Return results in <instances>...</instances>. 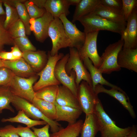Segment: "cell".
Returning a JSON list of instances; mask_svg holds the SVG:
<instances>
[{
    "mask_svg": "<svg viewBox=\"0 0 137 137\" xmlns=\"http://www.w3.org/2000/svg\"><path fill=\"white\" fill-rule=\"evenodd\" d=\"M123 41L122 39L110 44L106 48L100 57L101 64L98 69L102 73L109 74L121 69L117 63V58L119 52L122 49Z\"/></svg>",
    "mask_w": 137,
    "mask_h": 137,
    "instance_id": "5",
    "label": "cell"
},
{
    "mask_svg": "<svg viewBox=\"0 0 137 137\" xmlns=\"http://www.w3.org/2000/svg\"><path fill=\"white\" fill-rule=\"evenodd\" d=\"M23 58L37 73L43 68L48 61V56L43 50L23 53Z\"/></svg>",
    "mask_w": 137,
    "mask_h": 137,
    "instance_id": "19",
    "label": "cell"
},
{
    "mask_svg": "<svg viewBox=\"0 0 137 137\" xmlns=\"http://www.w3.org/2000/svg\"><path fill=\"white\" fill-rule=\"evenodd\" d=\"M59 85H54L45 87L35 92V97L55 104Z\"/></svg>",
    "mask_w": 137,
    "mask_h": 137,
    "instance_id": "30",
    "label": "cell"
},
{
    "mask_svg": "<svg viewBox=\"0 0 137 137\" xmlns=\"http://www.w3.org/2000/svg\"><path fill=\"white\" fill-rule=\"evenodd\" d=\"M13 40L14 45H16L23 53L37 50L36 48L27 37L17 38L13 39Z\"/></svg>",
    "mask_w": 137,
    "mask_h": 137,
    "instance_id": "34",
    "label": "cell"
},
{
    "mask_svg": "<svg viewBox=\"0 0 137 137\" xmlns=\"http://www.w3.org/2000/svg\"><path fill=\"white\" fill-rule=\"evenodd\" d=\"M78 21L83 26L84 32L85 34L105 30L117 33L121 35L125 28L92 12L80 18Z\"/></svg>",
    "mask_w": 137,
    "mask_h": 137,
    "instance_id": "2",
    "label": "cell"
},
{
    "mask_svg": "<svg viewBox=\"0 0 137 137\" xmlns=\"http://www.w3.org/2000/svg\"><path fill=\"white\" fill-rule=\"evenodd\" d=\"M83 121L79 119L73 124H68L65 128L50 134V137H78L80 133Z\"/></svg>",
    "mask_w": 137,
    "mask_h": 137,
    "instance_id": "26",
    "label": "cell"
},
{
    "mask_svg": "<svg viewBox=\"0 0 137 137\" xmlns=\"http://www.w3.org/2000/svg\"><path fill=\"white\" fill-rule=\"evenodd\" d=\"M80 133V137H95L99 131V125L94 113L85 114Z\"/></svg>",
    "mask_w": 137,
    "mask_h": 137,
    "instance_id": "24",
    "label": "cell"
},
{
    "mask_svg": "<svg viewBox=\"0 0 137 137\" xmlns=\"http://www.w3.org/2000/svg\"><path fill=\"white\" fill-rule=\"evenodd\" d=\"M59 18L62 22L66 34L71 42L70 47L75 48L78 50L84 43L85 33L79 30L65 14L61 15Z\"/></svg>",
    "mask_w": 137,
    "mask_h": 137,
    "instance_id": "13",
    "label": "cell"
},
{
    "mask_svg": "<svg viewBox=\"0 0 137 137\" xmlns=\"http://www.w3.org/2000/svg\"><path fill=\"white\" fill-rule=\"evenodd\" d=\"M100 0H80L76 6L71 22L73 23L92 12L100 4Z\"/></svg>",
    "mask_w": 137,
    "mask_h": 137,
    "instance_id": "25",
    "label": "cell"
},
{
    "mask_svg": "<svg viewBox=\"0 0 137 137\" xmlns=\"http://www.w3.org/2000/svg\"><path fill=\"white\" fill-rule=\"evenodd\" d=\"M54 19L52 15L46 11L42 16L36 19H30L31 30V31L33 32L37 41L43 42L48 37L49 27Z\"/></svg>",
    "mask_w": 137,
    "mask_h": 137,
    "instance_id": "14",
    "label": "cell"
},
{
    "mask_svg": "<svg viewBox=\"0 0 137 137\" xmlns=\"http://www.w3.org/2000/svg\"><path fill=\"white\" fill-rule=\"evenodd\" d=\"M0 59L4 60H16L11 52L0 51Z\"/></svg>",
    "mask_w": 137,
    "mask_h": 137,
    "instance_id": "43",
    "label": "cell"
},
{
    "mask_svg": "<svg viewBox=\"0 0 137 137\" xmlns=\"http://www.w3.org/2000/svg\"><path fill=\"white\" fill-rule=\"evenodd\" d=\"M91 12L126 27L127 22L121 10L113 9L100 4Z\"/></svg>",
    "mask_w": 137,
    "mask_h": 137,
    "instance_id": "17",
    "label": "cell"
},
{
    "mask_svg": "<svg viewBox=\"0 0 137 137\" xmlns=\"http://www.w3.org/2000/svg\"><path fill=\"white\" fill-rule=\"evenodd\" d=\"M31 103L49 119L55 120L56 107L54 104L35 97L33 99Z\"/></svg>",
    "mask_w": 137,
    "mask_h": 137,
    "instance_id": "28",
    "label": "cell"
},
{
    "mask_svg": "<svg viewBox=\"0 0 137 137\" xmlns=\"http://www.w3.org/2000/svg\"><path fill=\"white\" fill-rule=\"evenodd\" d=\"M64 56L63 54L58 53L51 56L49 53L48 61L45 66L40 72L37 73L40 78L33 86L35 92L45 87L52 85H59L60 83L56 79L54 75V69L57 62Z\"/></svg>",
    "mask_w": 137,
    "mask_h": 137,
    "instance_id": "4",
    "label": "cell"
},
{
    "mask_svg": "<svg viewBox=\"0 0 137 137\" xmlns=\"http://www.w3.org/2000/svg\"><path fill=\"white\" fill-rule=\"evenodd\" d=\"M14 75L9 69L4 66L0 67V86L8 85Z\"/></svg>",
    "mask_w": 137,
    "mask_h": 137,
    "instance_id": "38",
    "label": "cell"
},
{
    "mask_svg": "<svg viewBox=\"0 0 137 137\" xmlns=\"http://www.w3.org/2000/svg\"><path fill=\"white\" fill-rule=\"evenodd\" d=\"M49 125L47 124L43 127L39 128L34 127L32 128L33 132L38 137H50L49 133Z\"/></svg>",
    "mask_w": 137,
    "mask_h": 137,
    "instance_id": "42",
    "label": "cell"
},
{
    "mask_svg": "<svg viewBox=\"0 0 137 137\" xmlns=\"http://www.w3.org/2000/svg\"><path fill=\"white\" fill-rule=\"evenodd\" d=\"M94 90L98 94L101 93H104L115 98L128 111L132 118H135L136 115L133 107L130 102L129 97L124 91H121L113 88L107 89L103 85L99 84L95 86Z\"/></svg>",
    "mask_w": 137,
    "mask_h": 137,
    "instance_id": "15",
    "label": "cell"
},
{
    "mask_svg": "<svg viewBox=\"0 0 137 137\" xmlns=\"http://www.w3.org/2000/svg\"><path fill=\"white\" fill-rule=\"evenodd\" d=\"M123 137H137V126L133 125L130 132Z\"/></svg>",
    "mask_w": 137,
    "mask_h": 137,
    "instance_id": "45",
    "label": "cell"
},
{
    "mask_svg": "<svg viewBox=\"0 0 137 137\" xmlns=\"http://www.w3.org/2000/svg\"><path fill=\"white\" fill-rule=\"evenodd\" d=\"M56 102L61 106L81 109L77 96L63 85H59Z\"/></svg>",
    "mask_w": 137,
    "mask_h": 137,
    "instance_id": "22",
    "label": "cell"
},
{
    "mask_svg": "<svg viewBox=\"0 0 137 137\" xmlns=\"http://www.w3.org/2000/svg\"><path fill=\"white\" fill-rule=\"evenodd\" d=\"M82 61L90 74L92 88L94 90L95 86L99 84L107 86L111 88H115L121 91H124L119 87L110 83L106 80L103 77L102 73L94 65L88 57L84 58Z\"/></svg>",
    "mask_w": 137,
    "mask_h": 137,
    "instance_id": "20",
    "label": "cell"
},
{
    "mask_svg": "<svg viewBox=\"0 0 137 137\" xmlns=\"http://www.w3.org/2000/svg\"><path fill=\"white\" fill-rule=\"evenodd\" d=\"M125 29L121 35L124 41L123 48H137V9L135 8L128 17Z\"/></svg>",
    "mask_w": 137,
    "mask_h": 137,
    "instance_id": "12",
    "label": "cell"
},
{
    "mask_svg": "<svg viewBox=\"0 0 137 137\" xmlns=\"http://www.w3.org/2000/svg\"><path fill=\"white\" fill-rule=\"evenodd\" d=\"M3 4L1 0H0V15L5 14V12L3 8Z\"/></svg>",
    "mask_w": 137,
    "mask_h": 137,
    "instance_id": "49",
    "label": "cell"
},
{
    "mask_svg": "<svg viewBox=\"0 0 137 137\" xmlns=\"http://www.w3.org/2000/svg\"><path fill=\"white\" fill-rule=\"evenodd\" d=\"M94 113L98 119L100 137H123L130 132L131 127L122 128L116 125L105 111L100 100Z\"/></svg>",
    "mask_w": 137,
    "mask_h": 137,
    "instance_id": "1",
    "label": "cell"
},
{
    "mask_svg": "<svg viewBox=\"0 0 137 137\" xmlns=\"http://www.w3.org/2000/svg\"><path fill=\"white\" fill-rule=\"evenodd\" d=\"M56 107V117L57 122L64 121L68 124L76 122L81 114V109L59 105L56 102L54 104Z\"/></svg>",
    "mask_w": 137,
    "mask_h": 137,
    "instance_id": "21",
    "label": "cell"
},
{
    "mask_svg": "<svg viewBox=\"0 0 137 137\" xmlns=\"http://www.w3.org/2000/svg\"><path fill=\"white\" fill-rule=\"evenodd\" d=\"M48 35L52 42V47L49 53L54 56L61 49L71 47V43L65 32L62 22L59 18H54L48 29Z\"/></svg>",
    "mask_w": 137,
    "mask_h": 137,
    "instance_id": "8",
    "label": "cell"
},
{
    "mask_svg": "<svg viewBox=\"0 0 137 137\" xmlns=\"http://www.w3.org/2000/svg\"><path fill=\"white\" fill-rule=\"evenodd\" d=\"M1 1L5 8L6 18L4 22V26L5 28L7 30L8 28L17 21L19 18L15 7Z\"/></svg>",
    "mask_w": 137,
    "mask_h": 137,
    "instance_id": "32",
    "label": "cell"
},
{
    "mask_svg": "<svg viewBox=\"0 0 137 137\" xmlns=\"http://www.w3.org/2000/svg\"><path fill=\"white\" fill-rule=\"evenodd\" d=\"M70 6L66 0H46L44 8L55 18L62 14L68 15Z\"/></svg>",
    "mask_w": 137,
    "mask_h": 137,
    "instance_id": "23",
    "label": "cell"
},
{
    "mask_svg": "<svg viewBox=\"0 0 137 137\" xmlns=\"http://www.w3.org/2000/svg\"><path fill=\"white\" fill-rule=\"evenodd\" d=\"M2 60L4 66L11 70L16 76L27 78L37 74L23 57L11 61Z\"/></svg>",
    "mask_w": 137,
    "mask_h": 137,
    "instance_id": "16",
    "label": "cell"
},
{
    "mask_svg": "<svg viewBox=\"0 0 137 137\" xmlns=\"http://www.w3.org/2000/svg\"><path fill=\"white\" fill-rule=\"evenodd\" d=\"M69 5L76 6L80 2V0H66Z\"/></svg>",
    "mask_w": 137,
    "mask_h": 137,
    "instance_id": "48",
    "label": "cell"
},
{
    "mask_svg": "<svg viewBox=\"0 0 137 137\" xmlns=\"http://www.w3.org/2000/svg\"><path fill=\"white\" fill-rule=\"evenodd\" d=\"M69 56V53L67 54L57 62L55 68L54 75L60 84L67 88L77 96L78 87L75 82V73L72 71L69 75L65 69Z\"/></svg>",
    "mask_w": 137,
    "mask_h": 137,
    "instance_id": "10",
    "label": "cell"
},
{
    "mask_svg": "<svg viewBox=\"0 0 137 137\" xmlns=\"http://www.w3.org/2000/svg\"><path fill=\"white\" fill-rule=\"evenodd\" d=\"M38 7L44 8L46 0H29Z\"/></svg>",
    "mask_w": 137,
    "mask_h": 137,
    "instance_id": "46",
    "label": "cell"
},
{
    "mask_svg": "<svg viewBox=\"0 0 137 137\" xmlns=\"http://www.w3.org/2000/svg\"><path fill=\"white\" fill-rule=\"evenodd\" d=\"M70 56L65 67L66 73L70 75L72 71L75 73V82L78 87L81 82L84 81L92 87L90 74L80 58L78 50L75 48L70 47Z\"/></svg>",
    "mask_w": 137,
    "mask_h": 137,
    "instance_id": "7",
    "label": "cell"
},
{
    "mask_svg": "<svg viewBox=\"0 0 137 137\" xmlns=\"http://www.w3.org/2000/svg\"></svg>",
    "mask_w": 137,
    "mask_h": 137,
    "instance_id": "51",
    "label": "cell"
},
{
    "mask_svg": "<svg viewBox=\"0 0 137 137\" xmlns=\"http://www.w3.org/2000/svg\"><path fill=\"white\" fill-rule=\"evenodd\" d=\"M14 95L8 85L0 86V114L3 110L6 109L14 113V110L10 105Z\"/></svg>",
    "mask_w": 137,
    "mask_h": 137,
    "instance_id": "29",
    "label": "cell"
},
{
    "mask_svg": "<svg viewBox=\"0 0 137 137\" xmlns=\"http://www.w3.org/2000/svg\"><path fill=\"white\" fill-rule=\"evenodd\" d=\"M10 51L13 56L16 59L23 57V53L22 52L16 45H14L11 48Z\"/></svg>",
    "mask_w": 137,
    "mask_h": 137,
    "instance_id": "44",
    "label": "cell"
},
{
    "mask_svg": "<svg viewBox=\"0 0 137 137\" xmlns=\"http://www.w3.org/2000/svg\"><path fill=\"white\" fill-rule=\"evenodd\" d=\"M16 132L21 137H38L33 131L27 127L19 125L15 127Z\"/></svg>",
    "mask_w": 137,
    "mask_h": 137,
    "instance_id": "40",
    "label": "cell"
},
{
    "mask_svg": "<svg viewBox=\"0 0 137 137\" xmlns=\"http://www.w3.org/2000/svg\"><path fill=\"white\" fill-rule=\"evenodd\" d=\"M1 121L3 122L20 123L26 125L27 127L29 128L37 125H45L47 124L43 120H37L30 118L22 110H19L17 114L15 116L7 118H3L1 119Z\"/></svg>",
    "mask_w": 137,
    "mask_h": 137,
    "instance_id": "27",
    "label": "cell"
},
{
    "mask_svg": "<svg viewBox=\"0 0 137 137\" xmlns=\"http://www.w3.org/2000/svg\"><path fill=\"white\" fill-rule=\"evenodd\" d=\"M4 66L2 60L0 59V67Z\"/></svg>",
    "mask_w": 137,
    "mask_h": 137,
    "instance_id": "50",
    "label": "cell"
},
{
    "mask_svg": "<svg viewBox=\"0 0 137 137\" xmlns=\"http://www.w3.org/2000/svg\"><path fill=\"white\" fill-rule=\"evenodd\" d=\"M24 4L30 19L40 18L46 12L44 8H40L38 7L29 0L26 1Z\"/></svg>",
    "mask_w": 137,
    "mask_h": 137,
    "instance_id": "35",
    "label": "cell"
},
{
    "mask_svg": "<svg viewBox=\"0 0 137 137\" xmlns=\"http://www.w3.org/2000/svg\"><path fill=\"white\" fill-rule=\"evenodd\" d=\"M13 44V39L4 26V22L0 19V51L5 45Z\"/></svg>",
    "mask_w": 137,
    "mask_h": 137,
    "instance_id": "36",
    "label": "cell"
},
{
    "mask_svg": "<svg viewBox=\"0 0 137 137\" xmlns=\"http://www.w3.org/2000/svg\"><path fill=\"white\" fill-rule=\"evenodd\" d=\"M98 95L87 82H81L78 88L77 97L81 110L85 114L94 113L100 100Z\"/></svg>",
    "mask_w": 137,
    "mask_h": 137,
    "instance_id": "9",
    "label": "cell"
},
{
    "mask_svg": "<svg viewBox=\"0 0 137 137\" xmlns=\"http://www.w3.org/2000/svg\"><path fill=\"white\" fill-rule=\"evenodd\" d=\"M16 132L15 127L9 125L0 128V137H19Z\"/></svg>",
    "mask_w": 137,
    "mask_h": 137,
    "instance_id": "39",
    "label": "cell"
},
{
    "mask_svg": "<svg viewBox=\"0 0 137 137\" xmlns=\"http://www.w3.org/2000/svg\"><path fill=\"white\" fill-rule=\"evenodd\" d=\"M3 2H5L15 7V4L17 3L21 2L24 3L26 0H2Z\"/></svg>",
    "mask_w": 137,
    "mask_h": 137,
    "instance_id": "47",
    "label": "cell"
},
{
    "mask_svg": "<svg viewBox=\"0 0 137 137\" xmlns=\"http://www.w3.org/2000/svg\"><path fill=\"white\" fill-rule=\"evenodd\" d=\"M38 76L37 74L26 78L15 75L8 86L14 95L31 103L35 97V92L33 85L38 79Z\"/></svg>",
    "mask_w": 137,
    "mask_h": 137,
    "instance_id": "6",
    "label": "cell"
},
{
    "mask_svg": "<svg viewBox=\"0 0 137 137\" xmlns=\"http://www.w3.org/2000/svg\"><path fill=\"white\" fill-rule=\"evenodd\" d=\"M99 31H96L86 34L85 40L81 47L78 50L79 56L82 60L88 57L94 65L98 69L101 63V58L97 49V41Z\"/></svg>",
    "mask_w": 137,
    "mask_h": 137,
    "instance_id": "11",
    "label": "cell"
},
{
    "mask_svg": "<svg viewBox=\"0 0 137 137\" xmlns=\"http://www.w3.org/2000/svg\"><path fill=\"white\" fill-rule=\"evenodd\" d=\"M11 103L17 110H23L30 118L45 121L49 125L52 133L58 131L62 128L57 122L49 119L32 103L24 99L14 95Z\"/></svg>",
    "mask_w": 137,
    "mask_h": 137,
    "instance_id": "3",
    "label": "cell"
},
{
    "mask_svg": "<svg viewBox=\"0 0 137 137\" xmlns=\"http://www.w3.org/2000/svg\"><path fill=\"white\" fill-rule=\"evenodd\" d=\"M100 4L113 9L121 10L122 0H100Z\"/></svg>",
    "mask_w": 137,
    "mask_h": 137,
    "instance_id": "41",
    "label": "cell"
},
{
    "mask_svg": "<svg viewBox=\"0 0 137 137\" xmlns=\"http://www.w3.org/2000/svg\"><path fill=\"white\" fill-rule=\"evenodd\" d=\"M17 10L19 19L23 23L25 27L26 34H30L31 31L30 21V18L23 3L18 2L15 5Z\"/></svg>",
    "mask_w": 137,
    "mask_h": 137,
    "instance_id": "31",
    "label": "cell"
},
{
    "mask_svg": "<svg viewBox=\"0 0 137 137\" xmlns=\"http://www.w3.org/2000/svg\"><path fill=\"white\" fill-rule=\"evenodd\" d=\"M121 11L125 20H127L137 6V0H122Z\"/></svg>",
    "mask_w": 137,
    "mask_h": 137,
    "instance_id": "37",
    "label": "cell"
},
{
    "mask_svg": "<svg viewBox=\"0 0 137 137\" xmlns=\"http://www.w3.org/2000/svg\"><path fill=\"white\" fill-rule=\"evenodd\" d=\"M7 30L13 39L18 37H26L25 26L20 19L11 26Z\"/></svg>",
    "mask_w": 137,
    "mask_h": 137,
    "instance_id": "33",
    "label": "cell"
},
{
    "mask_svg": "<svg viewBox=\"0 0 137 137\" xmlns=\"http://www.w3.org/2000/svg\"><path fill=\"white\" fill-rule=\"evenodd\" d=\"M117 63L121 68L137 72V48H122L118 54Z\"/></svg>",
    "mask_w": 137,
    "mask_h": 137,
    "instance_id": "18",
    "label": "cell"
}]
</instances>
